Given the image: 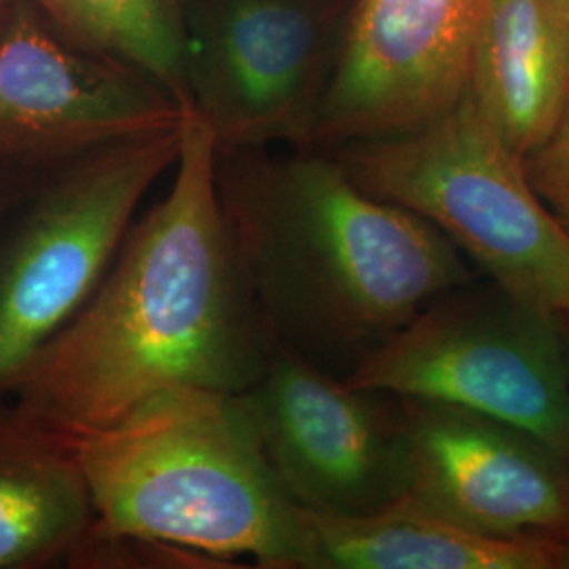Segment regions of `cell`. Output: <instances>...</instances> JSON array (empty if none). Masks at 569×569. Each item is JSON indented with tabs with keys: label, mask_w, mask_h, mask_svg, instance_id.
Listing matches in <instances>:
<instances>
[{
	"label": "cell",
	"mask_w": 569,
	"mask_h": 569,
	"mask_svg": "<svg viewBox=\"0 0 569 569\" xmlns=\"http://www.w3.org/2000/svg\"><path fill=\"white\" fill-rule=\"evenodd\" d=\"M173 169L169 192L129 228L102 283L4 395L16 425L81 435L169 390L239 395L264 373L272 342L228 234L218 143L194 112Z\"/></svg>",
	"instance_id": "obj_1"
},
{
	"label": "cell",
	"mask_w": 569,
	"mask_h": 569,
	"mask_svg": "<svg viewBox=\"0 0 569 569\" xmlns=\"http://www.w3.org/2000/svg\"><path fill=\"white\" fill-rule=\"evenodd\" d=\"M218 194L270 342L333 373L472 283L437 226L369 194L329 150L218 152Z\"/></svg>",
	"instance_id": "obj_2"
},
{
	"label": "cell",
	"mask_w": 569,
	"mask_h": 569,
	"mask_svg": "<svg viewBox=\"0 0 569 569\" xmlns=\"http://www.w3.org/2000/svg\"><path fill=\"white\" fill-rule=\"evenodd\" d=\"M81 468L93 528L70 561L108 545L319 569L306 510L266 460L237 395L178 388L102 430L49 437Z\"/></svg>",
	"instance_id": "obj_3"
},
{
	"label": "cell",
	"mask_w": 569,
	"mask_h": 569,
	"mask_svg": "<svg viewBox=\"0 0 569 569\" xmlns=\"http://www.w3.org/2000/svg\"><path fill=\"white\" fill-rule=\"evenodd\" d=\"M329 152L369 194L437 226L491 283L569 319V230L470 93L420 129Z\"/></svg>",
	"instance_id": "obj_4"
},
{
	"label": "cell",
	"mask_w": 569,
	"mask_h": 569,
	"mask_svg": "<svg viewBox=\"0 0 569 569\" xmlns=\"http://www.w3.org/2000/svg\"><path fill=\"white\" fill-rule=\"evenodd\" d=\"M345 378L350 387L521 428L569 465L566 319L498 284L441 293Z\"/></svg>",
	"instance_id": "obj_5"
},
{
	"label": "cell",
	"mask_w": 569,
	"mask_h": 569,
	"mask_svg": "<svg viewBox=\"0 0 569 569\" xmlns=\"http://www.w3.org/2000/svg\"><path fill=\"white\" fill-rule=\"evenodd\" d=\"M180 142L182 127L106 143L51 169L0 244V397L102 283Z\"/></svg>",
	"instance_id": "obj_6"
},
{
	"label": "cell",
	"mask_w": 569,
	"mask_h": 569,
	"mask_svg": "<svg viewBox=\"0 0 569 569\" xmlns=\"http://www.w3.org/2000/svg\"><path fill=\"white\" fill-rule=\"evenodd\" d=\"M338 16L340 0H186L190 110L218 152L308 146Z\"/></svg>",
	"instance_id": "obj_7"
},
{
	"label": "cell",
	"mask_w": 569,
	"mask_h": 569,
	"mask_svg": "<svg viewBox=\"0 0 569 569\" xmlns=\"http://www.w3.org/2000/svg\"><path fill=\"white\" fill-rule=\"evenodd\" d=\"M268 465L312 512L367 515L407 491L399 401L272 346L264 373L237 395Z\"/></svg>",
	"instance_id": "obj_8"
},
{
	"label": "cell",
	"mask_w": 569,
	"mask_h": 569,
	"mask_svg": "<svg viewBox=\"0 0 569 569\" xmlns=\"http://www.w3.org/2000/svg\"><path fill=\"white\" fill-rule=\"evenodd\" d=\"M488 0H352L306 148L420 129L468 93Z\"/></svg>",
	"instance_id": "obj_9"
},
{
	"label": "cell",
	"mask_w": 569,
	"mask_h": 569,
	"mask_svg": "<svg viewBox=\"0 0 569 569\" xmlns=\"http://www.w3.org/2000/svg\"><path fill=\"white\" fill-rule=\"evenodd\" d=\"M190 112L131 68L20 13L0 37V167L53 169L106 143L182 127Z\"/></svg>",
	"instance_id": "obj_10"
},
{
	"label": "cell",
	"mask_w": 569,
	"mask_h": 569,
	"mask_svg": "<svg viewBox=\"0 0 569 569\" xmlns=\"http://www.w3.org/2000/svg\"><path fill=\"white\" fill-rule=\"evenodd\" d=\"M407 500L468 528L569 538V465L521 428L397 399Z\"/></svg>",
	"instance_id": "obj_11"
},
{
	"label": "cell",
	"mask_w": 569,
	"mask_h": 569,
	"mask_svg": "<svg viewBox=\"0 0 569 569\" xmlns=\"http://www.w3.org/2000/svg\"><path fill=\"white\" fill-rule=\"evenodd\" d=\"M306 517L319 569H569V538L468 528L406 496L367 515Z\"/></svg>",
	"instance_id": "obj_12"
},
{
	"label": "cell",
	"mask_w": 569,
	"mask_h": 569,
	"mask_svg": "<svg viewBox=\"0 0 569 569\" xmlns=\"http://www.w3.org/2000/svg\"><path fill=\"white\" fill-rule=\"evenodd\" d=\"M468 93L526 159L549 138L569 96V18L557 0H488Z\"/></svg>",
	"instance_id": "obj_13"
},
{
	"label": "cell",
	"mask_w": 569,
	"mask_h": 569,
	"mask_svg": "<svg viewBox=\"0 0 569 569\" xmlns=\"http://www.w3.org/2000/svg\"><path fill=\"white\" fill-rule=\"evenodd\" d=\"M93 528V505L74 458L0 413V569L72 559Z\"/></svg>",
	"instance_id": "obj_14"
},
{
	"label": "cell",
	"mask_w": 569,
	"mask_h": 569,
	"mask_svg": "<svg viewBox=\"0 0 569 569\" xmlns=\"http://www.w3.org/2000/svg\"><path fill=\"white\" fill-rule=\"evenodd\" d=\"M66 41L117 61L190 110L186 0H34Z\"/></svg>",
	"instance_id": "obj_15"
},
{
	"label": "cell",
	"mask_w": 569,
	"mask_h": 569,
	"mask_svg": "<svg viewBox=\"0 0 569 569\" xmlns=\"http://www.w3.org/2000/svg\"><path fill=\"white\" fill-rule=\"evenodd\" d=\"M529 182L569 230V96L549 138L523 159Z\"/></svg>",
	"instance_id": "obj_16"
},
{
	"label": "cell",
	"mask_w": 569,
	"mask_h": 569,
	"mask_svg": "<svg viewBox=\"0 0 569 569\" xmlns=\"http://www.w3.org/2000/svg\"><path fill=\"white\" fill-rule=\"evenodd\" d=\"M557 2H559V7L563 9V13L569 18V0H557Z\"/></svg>",
	"instance_id": "obj_17"
},
{
	"label": "cell",
	"mask_w": 569,
	"mask_h": 569,
	"mask_svg": "<svg viewBox=\"0 0 569 569\" xmlns=\"http://www.w3.org/2000/svg\"><path fill=\"white\" fill-rule=\"evenodd\" d=\"M566 333H568V350H569V319H566Z\"/></svg>",
	"instance_id": "obj_18"
},
{
	"label": "cell",
	"mask_w": 569,
	"mask_h": 569,
	"mask_svg": "<svg viewBox=\"0 0 569 569\" xmlns=\"http://www.w3.org/2000/svg\"><path fill=\"white\" fill-rule=\"evenodd\" d=\"M0 169H4V167H0ZM0 190H2V183H0ZM2 203H4V201H2V192H0V207H2Z\"/></svg>",
	"instance_id": "obj_19"
},
{
	"label": "cell",
	"mask_w": 569,
	"mask_h": 569,
	"mask_svg": "<svg viewBox=\"0 0 569 569\" xmlns=\"http://www.w3.org/2000/svg\"><path fill=\"white\" fill-rule=\"evenodd\" d=\"M0 2H2V0H0Z\"/></svg>",
	"instance_id": "obj_20"
}]
</instances>
